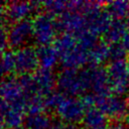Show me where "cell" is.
<instances>
[{"mask_svg": "<svg viewBox=\"0 0 129 129\" xmlns=\"http://www.w3.org/2000/svg\"><path fill=\"white\" fill-rule=\"evenodd\" d=\"M80 12L85 15L87 30L97 36L99 34H104L112 21L106 9L101 7L100 2L83 1Z\"/></svg>", "mask_w": 129, "mask_h": 129, "instance_id": "2", "label": "cell"}, {"mask_svg": "<svg viewBox=\"0 0 129 129\" xmlns=\"http://www.w3.org/2000/svg\"><path fill=\"white\" fill-rule=\"evenodd\" d=\"M2 102L10 105H17L26 108L27 96L19 82L14 77H6L1 84ZM26 111V109H25Z\"/></svg>", "mask_w": 129, "mask_h": 129, "instance_id": "8", "label": "cell"}, {"mask_svg": "<svg viewBox=\"0 0 129 129\" xmlns=\"http://www.w3.org/2000/svg\"><path fill=\"white\" fill-rule=\"evenodd\" d=\"M8 45L13 48H20L26 45L32 37V21L29 19L12 23L6 28Z\"/></svg>", "mask_w": 129, "mask_h": 129, "instance_id": "10", "label": "cell"}, {"mask_svg": "<svg viewBox=\"0 0 129 129\" xmlns=\"http://www.w3.org/2000/svg\"><path fill=\"white\" fill-rule=\"evenodd\" d=\"M126 101H127V103L129 104V87H128V89H127V91H126Z\"/></svg>", "mask_w": 129, "mask_h": 129, "instance_id": "30", "label": "cell"}, {"mask_svg": "<svg viewBox=\"0 0 129 129\" xmlns=\"http://www.w3.org/2000/svg\"><path fill=\"white\" fill-rule=\"evenodd\" d=\"M39 64L43 69L51 70L59 60V54L54 45H43L37 48Z\"/></svg>", "mask_w": 129, "mask_h": 129, "instance_id": "18", "label": "cell"}, {"mask_svg": "<svg viewBox=\"0 0 129 129\" xmlns=\"http://www.w3.org/2000/svg\"><path fill=\"white\" fill-rule=\"evenodd\" d=\"M108 129H127V128H126L125 125H123V124H121L120 122L116 121V122H113V123L108 127Z\"/></svg>", "mask_w": 129, "mask_h": 129, "instance_id": "27", "label": "cell"}, {"mask_svg": "<svg viewBox=\"0 0 129 129\" xmlns=\"http://www.w3.org/2000/svg\"><path fill=\"white\" fill-rule=\"evenodd\" d=\"M25 108L1 102V123L3 129H19L23 127Z\"/></svg>", "mask_w": 129, "mask_h": 129, "instance_id": "13", "label": "cell"}, {"mask_svg": "<svg viewBox=\"0 0 129 129\" xmlns=\"http://www.w3.org/2000/svg\"><path fill=\"white\" fill-rule=\"evenodd\" d=\"M63 99L62 94L60 92H50L47 95L43 96V106L44 109H48V110H54L57 108V106L59 105V103L61 102V100Z\"/></svg>", "mask_w": 129, "mask_h": 129, "instance_id": "24", "label": "cell"}, {"mask_svg": "<svg viewBox=\"0 0 129 129\" xmlns=\"http://www.w3.org/2000/svg\"><path fill=\"white\" fill-rule=\"evenodd\" d=\"M91 66H100L102 62L110 58L109 43L104 41H98L90 50L89 53Z\"/></svg>", "mask_w": 129, "mask_h": 129, "instance_id": "20", "label": "cell"}, {"mask_svg": "<svg viewBox=\"0 0 129 129\" xmlns=\"http://www.w3.org/2000/svg\"><path fill=\"white\" fill-rule=\"evenodd\" d=\"M42 8L46 13L52 16H59L64 12L69 11V2L56 0V1H45L41 3Z\"/></svg>", "mask_w": 129, "mask_h": 129, "instance_id": "22", "label": "cell"}, {"mask_svg": "<svg viewBox=\"0 0 129 129\" xmlns=\"http://www.w3.org/2000/svg\"><path fill=\"white\" fill-rule=\"evenodd\" d=\"M49 129H77V128L73 125H69L62 122H55V123H52Z\"/></svg>", "mask_w": 129, "mask_h": 129, "instance_id": "26", "label": "cell"}, {"mask_svg": "<svg viewBox=\"0 0 129 129\" xmlns=\"http://www.w3.org/2000/svg\"><path fill=\"white\" fill-rule=\"evenodd\" d=\"M86 109L83 100L77 97H63L55 109V114L61 122L73 125L83 120Z\"/></svg>", "mask_w": 129, "mask_h": 129, "instance_id": "4", "label": "cell"}, {"mask_svg": "<svg viewBox=\"0 0 129 129\" xmlns=\"http://www.w3.org/2000/svg\"><path fill=\"white\" fill-rule=\"evenodd\" d=\"M32 79L37 95L42 97L52 92V89L56 84V77L53 75L52 71L48 69H37L33 73Z\"/></svg>", "mask_w": 129, "mask_h": 129, "instance_id": "15", "label": "cell"}, {"mask_svg": "<svg viewBox=\"0 0 129 129\" xmlns=\"http://www.w3.org/2000/svg\"><path fill=\"white\" fill-rule=\"evenodd\" d=\"M52 125L51 119L47 113L39 112L27 114L24 119V129H49Z\"/></svg>", "mask_w": 129, "mask_h": 129, "instance_id": "19", "label": "cell"}, {"mask_svg": "<svg viewBox=\"0 0 129 129\" xmlns=\"http://www.w3.org/2000/svg\"><path fill=\"white\" fill-rule=\"evenodd\" d=\"M14 58L15 72L21 76L29 75L30 73L35 72L39 64L37 49L30 45L17 48L14 51Z\"/></svg>", "mask_w": 129, "mask_h": 129, "instance_id": "9", "label": "cell"}, {"mask_svg": "<svg viewBox=\"0 0 129 129\" xmlns=\"http://www.w3.org/2000/svg\"><path fill=\"white\" fill-rule=\"evenodd\" d=\"M126 52H127V49L123 45L122 42L109 44V54H110V59L111 60L125 59Z\"/></svg>", "mask_w": 129, "mask_h": 129, "instance_id": "25", "label": "cell"}, {"mask_svg": "<svg viewBox=\"0 0 129 129\" xmlns=\"http://www.w3.org/2000/svg\"><path fill=\"white\" fill-rule=\"evenodd\" d=\"M57 29L63 33L78 35L87 30L85 15L80 11H67L56 19Z\"/></svg>", "mask_w": 129, "mask_h": 129, "instance_id": "11", "label": "cell"}, {"mask_svg": "<svg viewBox=\"0 0 129 129\" xmlns=\"http://www.w3.org/2000/svg\"><path fill=\"white\" fill-rule=\"evenodd\" d=\"M56 87L67 97H76L91 90L90 67L81 70L63 69L56 76Z\"/></svg>", "mask_w": 129, "mask_h": 129, "instance_id": "1", "label": "cell"}, {"mask_svg": "<svg viewBox=\"0 0 129 129\" xmlns=\"http://www.w3.org/2000/svg\"><path fill=\"white\" fill-rule=\"evenodd\" d=\"M129 30L127 23L124 20H113L108 26L106 32L104 33L105 41L109 44L120 42Z\"/></svg>", "mask_w": 129, "mask_h": 129, "instance_id": "17", "label": "cell"}, {"mask_svg": "<svg viewBox=\"0 0 129 129\" xmlns=\"http://www.w3.org/2000/svg\"><path fill=\"white\" fill-rule=\"evenodd\" d=\"M106 11L113 20H123L129 15V2L128 1H111L106 4Z\"/></svg>", "mask_w": 129, "mask_h": 129, "instance_id": "21", "label": "cell"}, {"mask_svg": "<svg viewBox=\"0 0 129 129\" xmlns=\"http://www.w3.org/2000/svg\"><path fill=\"white\" fill-rule=\"evenodd\" d=\"M127 104L126 99L119 95H108L101 98L96 97V106L106 115L107 118L113 120H118L126 116L128 112Z\"/></svg>", "mask_w": 129, "mask_h": 129, "instance_id": "7", "label": "cell"}, {"mask_svg": "<svg viewBox=\"0 0 129 129\" xmlns=\"http://www.w3.org/2000/svg\"><path fill=\"white\" fill-rule=\"evenodd\" d=\"M106 71L109 77L111 90L116 95L126 93L129 87V68L127 60H111Z\"/></svg>", "mask_w": 129, "mask_h": 129, "instance_id": "5", "label": "cell"}, {"mask_svg": "<svg viewBox=\"0 0 129 129\" xmlns=\"http://www.w3.org/2000/svg\"><path fill=\"white\" fill-rule=\"evenodd\" d=\"M127 63H128V68H129V56H128V59H127Z\"/></svg>", "mask_w": 129, "mask_h": 129, "instance_id": "31", "label": "cell"}, {"mask_svg": "<svg viewBox=\"0 0 129 129\" xmlns=\"http://www.w3.org/2000/svg\"><path fill=\"white\" fill-rule=\"evenodd\" d=\"M32 21V38L39 46L49 45L54 39L57 30L54 16L43 12L34 16Z\"/></svg>", "mask_w": 129, "mask_h": 129, "instance_id": "3", "label": "cell"}, {"mask_svg": "<svg viewBox=\"0 0 129 129\" xmlns=\"http://www.w3.org/2000/svg\"><path fill=\"white\" fill-rule=\"evenodd\" d=\"M124 119H125V126H126V128L127 129H129V110H128V112H127V114H126V116L124 117Z\"/></svg>", "mask_w": 129, "mask_h": 129, "instance_id": "29", "label": "cell"}, {"mask_svg": "<svg viewBox=\"0 0 129 129\" xmlns=\"http://www.w3.org/2000/svg\"><path fill=\"white\" fill-rule=\"evenodd\" d=\"M41 6L39 2H25V1H12L6 4V6H2L1 14H2V22H18L21 20L27 19L29 15H31L38 7Z\"/></svg>", "mask_w": 129, "mask_h": 129, "instance_id": "6", "label": "cell"}, {"mask_svg": "<svg viewBox=\"0 0 129 129\" xmlns=\"http://www.w3.org/2000/svg\"><path fill=\"white\" fill-rule=\"evenodd\" d=\"M1 71L3 75H9L12 72H15V58L14 52L11 50H4L2 53L1 60Z\"/></svg>", "mask_w": 129, "mask_h": 129, "instance_id": "23", "label": "cell"}, {"mask_svg": "<svg viewBox=\"0 0 129 129\" xmlns=\"http://www.w3.org/2000/svg\"><path fill=\"white\" fill-rule=\"evenodd\" d=\"M90 50L82 46L77 39V43L70 49L59 53V61L64 69L77 70L90 62Z\"/></svg>", "mask_w": 129, "mask_h": 129, "instance_id": "12", "label": "cell"}, {"mask_svg": "<svg viewBox=\"0 0 129 129\" xmlns=\"http://www.w3.org/2000/svg\"><path fill=\"white\" fill-rule=\"evenodd\" d=\"M82 122L87 129H104L107 117L98 107L92 106L86 109Z\"/></svg>", "mask_w": 129, "mask_h": 129, "instance_id": "16", "label": "cell"}, {"mask_svg": "<svg viewBox=\"0 0 129 129\" xmlns=\"http://www.w3.org/2000/svg\"><path fill=\"white\" fill-rule=\"evenodd\" d=\"M91 77V94L97 98L110 95L111 86L106 69L100 66H90Z\"/></svg>", "mask_w": 129, "mask_h": 129, "instance_id": "14", "label": "cell"}, {"mask_svg": "<svg viewBox=\"0 0 129 129\" xmlns=\"http://www.w3.org/2000/svg\"><path fill=\"white\" fill-rule=\"evenodd\" d=\"M122 43H123V45L126 47V49L129 50V30L127 31V33L125 34L124 38L122 39Z\"/></svg>", "mask_w": 129, "mask_h": 129, "instance_id": "28", "label": "cell"}]
</instances>
